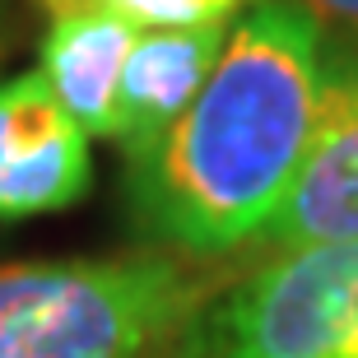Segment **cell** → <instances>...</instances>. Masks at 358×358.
Segmentation results:
<instances>
[{
    "instance_id": "obj_1",
    "label": "cell",
    "mask_w": 358,
    "mask_h": 358,
    "mask_svg": "<svg viewBox=\"0 0 358 358\" xmlns=\"http://www.w3.org/2000/svg\"><path fill=\"white\" fill-rule=\"evenodd\" d=\"M326 28L293 0H256L182 117L126 149L131 224L186 261L256 242L307 159Z\"/></svg>"
},
{
    "instance_id": "obj_10",
    "label": "cell",
    "mask_w": 358,
    "mask_h": 358,
    "mask_svg": "<svg viewBox=\"0 0 358 358\" xmlns=\"http://www.w3.org/2000/svg\"><path fill=\"white\" fill-rule=\"evenodd\" d=\"M10 33H14V14H10V5L0 0V61H5V52H10Z\"/></svg>"
},
{
    "instance_id": "obj_11",
    "label": "cell",
    "mask_w": 358,
    "mask_h": 358,
    "mask_svg": "<svg viewBox=\"0 0 358 358\" xmlns=\"http://www.w3.org/2000/svg\"><path fill=\"white\" fill-rule=\"evenodd\" d=\"M42 10H52V19L56 14H75V10H89V0H38Z\"/></svg>"
},
{
    "instance_id": "obj_8",
    "label": "cell",
    "mask_w": 358,
    "mask_h": 358,
    "mask_svg": "<svg viewBox=\"0 0 358 358\" xmlns=\"http://www.w3.org/2000/svg\"><path fill=\"white\" fill-rule=\"evenodd\" d=\"M242 5L247 0H89V10H112L135 28H205Z\"/></svg>"
},
{
    "instance_id": "obj_6",
    "label": "cell",
    "mask_w": 358,
    "mask_h": 358,
    "mask_svg": "<svg viewBox=\"0 0 358 358\" xmlns=\"http://www.w3.org/2000/svg\"><path fill=\"white\" fill-rule=\"evenodd\" d=\"M228 28H145L135 33V47L121 66L117 84V117H112V140L126 149L149 145L182 117L191 98L200 93L205 75L214 70L224 52Z\"/></svg>"
},
{
    "instance_id": "obj_9",
    "label": "cell",
    "mask_w": 358,
    "mask_h": 358,
    "mask_svg": "<svg viewBox=\"0 0 358 358\" xmlns=\"http://www.w3.org/2000/svg\"><path fill=\"white\" fill-rule=\"evenodd\" d=\"M317 19H331L340 33H358V0H293Z\"/></svg>"
},
{
    "instance_id": "obj_4",
    "label": "cell",
    "mask_w": 358,
    "mask_h": 358,
    "mask_svg": "<svg viewBox=\"0 0 358 358\" xmlns=\"http://www.w3.org/2000/svg\"><path fill=\"white\" fill-rule=\"evenodd\" d=\"M256 242L266 252L358 242V33H335L321 47L317 131L289 196Z\"/></svg>"
},
{
    "instance_id": "obj_5",
    "label": "cell",
    "mask_w": 358,
    "mask_h": 358,
    "mask_svg": "<svg viewBox=\"0 0 358 358\" xmlns=\"http://www.w3.org/2000/svg\"><path fill=\"white\" fill-rule=\"evenodd\" d=\"M89 135L42 70L0 84V219L66 210L89 191Z\"/></svg>"
},
{
    "instance_id": "obj_2",
    "label": "cell",
    "mask_w": 358,
    "mask_h": 358,
    "mask_svg": "<svg viewBox=\"0 0 358 358\" xmlns=\"http://www.w3.org/2000/svg\"><path fill=\"white\" fill-rule=\"evenodd\" d=\"M210 293L177 252L0 266V358H173Z\"/></svg>"
},
{
    "instance_id": "obj_3",
    "label": "cell",
    "mask_w": 358,
    "mask_h": 358,
    "mask_svg": "<svg viewBox=\"0 0 358 358\" xmlns=\"http://www.w3.org/2000/svg\"><path fill=\"white\" fill-rule=\"evenodd\" d=\"M173 358H358V242L293 247L214 289Z\"/></svg>"
},
{
    "instance_id": "obj_7",
    "label": "cell",
    "mask_w": 358,
    "mask_h": 358,
    "mask_svg": "<svg viewBox=\"0 0 358 358\" xmlns=\"http://www.w3.org/2000/svg\"><path fill=\"white\" fill-rule=\"evenodd\" d=\"M140 28L112 10H75L56 14L42 38V80L52 84L84 135H112L117 117L121 66L135 47Z\"/></svg>"
}]
</instances>
